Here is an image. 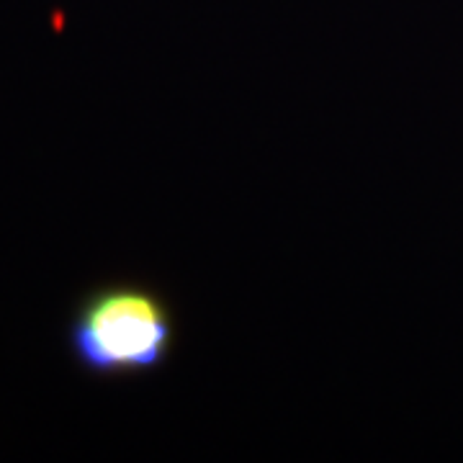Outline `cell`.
<instances>
[{
    "mask_svg": "<svg viewBox=\"0 0 463 463\" xmlns=\"http://www.w3.org/2000/svg\"><path fill=\"white\" fill-rule=\"evenodd\" d=\"M178 343L173 304L145 283L118 281L88 291L67 325L75 365L99 379L147 376L165 368Z\"/></svg>",
    "mask_w": 463,
    "mask_h": 463,
    "instance_id": "obj_1",
    "label": "cell"
}]
</instances>
